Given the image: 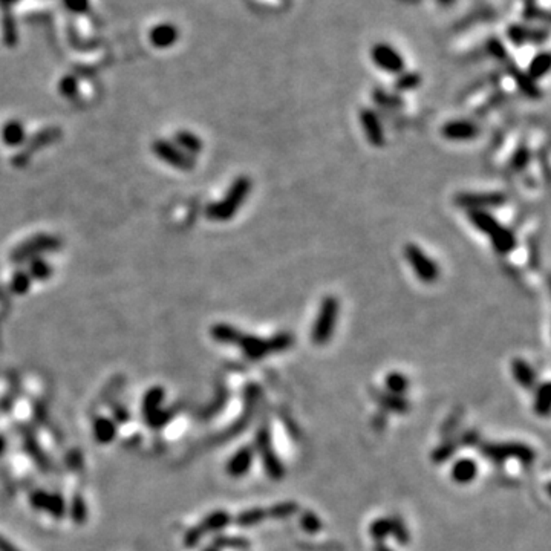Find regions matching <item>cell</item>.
Listing matches in <instances>:
<instances>
[{
  "instance_id": "31",
  "label": "cell",
  "mask_w": 551,
  "mask_h": 551,
  "mask_svg": "<svg viewBox=\"0 0 551 551\" xmlns=\"http://www.w3.org/2000/svg\"><path fill=\"white\" fill-rule=\"evenodd\" d=\"M550 407H551V389L550 383L543 382L541 383L534 392V403L533 409L534 412L539 416H548L550 415Z\"/></svg>"
},
{
  "instance_id": "48",
  "label": "cell",
  "mask_w": 551,
  "mask_h": 551,
  "mask_svg": "<svg viewBox=\"0 0 551 551\" xmlns=\"http://www.w3.org/2000/svg\"><path fill=\"white\" fill-rule=\"evenodd\" d=\"M29 285H31V278H29V274H26V273L14 274L12 284H11V289L14 293L24 294L29 289Z\"/></svg>"
},
{
  "instance_id": "30",
  "label": "cell",
  "mask_w": 551,
  "mask_h": 551,
  "mask_svg": "<svg viewBox=\"0 0 551 551\" xmlns=\"http://www.w3.org/2000/svg\"><path fill=\"white\" fill-rule=\"evenodd\" d=\"M213 547L216 550H237V551H245L251 547V542L247 538H242V536H214L213 539Z\"/></svg>"
},
{
  "instance_id": "18",
  "label": "cell",
  "mask_w": 551,
  "mask_h": 551,
  "mask_svg": "<svg viewBox=\"0 0 551 551\" xmlns=\"http://www.w3.org/2000/svg\"><path fill=\"white\" fill-rule=\"evenodd\" d=\"M255 449L251 446H245L237 450L235 455L228 459L227 463V473L232 478H241V476L247 475L253 466V459H255Z\"/></svg>"
},
{
  "instance_id": "38",
  "label": "cell",
  "mask_w": 551,
  "mask_h": 551,
  "mask_svg": "<svg viewBox=\"0 0 551 551\" xmlns=\"http://www.w3.org/2000/svg\"><path fill=\"white\" fill-rule=\"evenodd\" d=\"M392 523L391 518H378L369 527V534L375 542H384V539L391 536Z\"/></svg>"
},
{
  "instance_id": "7",
  "label": "cell",
  "mask_w": 551,
  "mask_h": 551,
  "mask_svg": "<svg viewBox=\"0 0 551 551\" xmlns=\"http://www.w3.org/2000/svg\"><path fill=\"white\" fill-rule=\"evenodd\" d=\"M255 450H257L266 475L273 481H282L285 476V467L282 459L278 457L273 446L271 430L268 426H260L255 436Z\"/></svg>"
},
{
  "instance_id": "12",
  "label": "cell",
  "mask_w": 551,
  "mask_h": 551,
  "mask_svg": "<svg viewBox=\"0 0 551 551\" xmlns=\"http://www.w3.org/2000/svg\"><path fill=\"white\" fill-rule=\"evenodd\" d=\"M443 138L455 143H464V141H473L481 135V128L472 120H450L441 128Z\"/></svg>"
},
{
  "instance_id": "15",
  "label": "cell",
  "mask_w": 551,
  "mask_h": 551,
  "mask_svg": "<svg viewBox=\"0 0 551 551\" xmlns=\"http://www.w3.org/2000/svg\"><path fill=\"white\" fill-rule=\"evenodd\" d=\"M31 505L37 510L49 513L51 516L62 519L66 513V502L60 495L48 493V491L37 490L31 495Z\"/></svg>"
},
{
  "instance_id": "39",
  "label": "cell",
  "mask_w": 551,
  "mask_h": 551,
  "mask_svg": "<svg viewBox=\"0 0 551 551\" xmlns=\"http://www.w3.org/2000/svg\"><path fill=\"white\" fill-rule=\"evenodd\" d=\"M486 51L491 58H495V60L501 63H505L510 58L504 43L498 39V37H490V39L486 42Z\"/></svg>"
},
{
  "instance_id": "22",
  "label": "cell",
  "mask_w": 551,
  "mask_h": 551,
  "mask_svg": "<svg viewBox=\"0 0 551 551\" xmlns=\"http://www.w3.org/2000/svg\"><path fill=\"white\" fill-rule=\"evenodd\" d=\"M372 100L380 109L384 110H400L405 108V100L398 94H392L382 87H375L372 91Z\"/></svg>"
},
{
  "instance_id": "8",
  "label": "cell",
  "mask_w": 551,
  "mask_h": 551,
  "mask_svg": "<svg viewBox=\"0 0 551 551\" xmlns=\"http://www.w3.org/2000/svg\"><path fill=\"white\" fill-rule=\"evenodd\" d=\"M453 203L467 212H490L507 204L509 198L502 192H461Z\"/></svg>"
},
{
  "instance_id": "50",
  "label": "cell",
  "mask_w": 551,
  "mask_h": 551,
  "mask_svg": "<svg viewBox=\"0 0 551 551\" xmlns=\"http://www.w3.org/2000/svg\"><path fill=\"white\" fill-rule=\"evenodd\" d=\"M114 416L120 423H128L129 421V412L126 411L123 406H114Z\"/></svg>"
},
{
  "instance_id": "33",
  "label": "cell",
  "mask_w": 551,
  "mask_h": 551,
  "mask_svg": "<svg viewBox=\"0 0 551 551\" xmlns=\"http://www.w3.org/2000/svg\"><path fill=\"white\" fill-rule=\"evenodd\" d=\"M384 384L388 392L396 393V396H405V392H407L409 389V378L405 374H401V372L393 371L386 375Z\"/></svg>"
},
{
  "instance_id": "41",
  "label": "cell",
  "mask_w": 551,
  "mask_h": 551,
  "mask_svg": "<svg viewBox=\"0 0 551 551\" xmlns=\"http://www.w3.org/2000/svg\"><path fill=\"white\" fill-rule=\"evenodd\" d=\"M459 448V441H448V443H443L441 446H438V448L432 453V461L434 463L439 464V463H446L450 457H453V453L457 452V449Z\"/></svg>"
},
{
  "instance_id": "52",
  "label": "cell",
  "mask_w": 551,
  "mask_h": 551,
  "mask_svg": "<svg viewBox=\"0 0 551 551\" xmlns=\"http://www.w3.org/2000/svg\"><path fill=\"white\" fill-rule=\"evenodd\" d=\"M0 551H19L11 542L6 541L3 536H0Z\"/></svg>"
},
{
  "instance_id": "28",
  "label": "cell",
  "mask_w": 551,
  "mask_h": 551,
  "mask_svg": "<svg viewBox=\"0 0 551 551\" xmlns=\"http://www.w3.org/2000/svg\"><path fill=\"white\" fill-rule=\"evenodd\" d=\"M210 334L213 340L222 345H236L241 337V331L236 326L228 323H216L212 326Z\"/></svg>"
},
{
  "instance_id": "11",
  "label": "cell",
  "mask_w": 551,
  "mask_h": 551,
  "mask_svg": "<svg viewBox=\"0 0 551 551\" xmlns=\"http://www.w3.org/2000/svg\"><path fill=\"white\" fill-rule=\"evenodd\" d=\"M360 126L363 129L364 137H366L368 143L372 147H383L386 144V133L383 123L380 120V115L377 114V110L371 108H362L360 110Z\"/></svg>"
},
{
  "instance_id": "4",
  "label": "cell",
  "mask_w": 551,
  "mask_h": 551,
  "mask_svg": "<svg viewBox=\"0 0 551 551\" xmlns=\"http://www.w3.org/2000/svg\"><path fill=\"white\" fill-rule=\"evenodd\" d=\"M340 314V302L336 296H326L320 302L317 316L311 330V340L316 346H325L330 344L336 332Z\"/></svg>"
},
{
  "instance_id": "44",
  "label": "cell",
  "mask_w": 551,
  "mask_h": 551,
  "mask_svg": "<svg viewBox=\"0 0 551 551\" xmlns=\"http://www.w3.org/2000/svg\"><path fill=\"white\" fill-rule=\"evenodd\" d=\"M49 274H51V266L44 262L43 259L40 257L33 259L31 266H29V278L33 276V278L37 280H43L46 279Z\"/></svg>"
},
{
  "instance_id": "3",
  "label": "cell",
  "mask_w": 551,
  "mask_h": 551,
  "mask_svg": "<svg viewBox=\"0 0 551 551\" xmlns=\"http://www.w3.org/2000/svg\"><path fill=\"white\" fill-rule=\"evenodd\" d=\"M293 345H294V336L288 331L276 332L270 339H264L259 336H253V334L242 332L236 344V346L241 348V351L245 354V357L253 362L262 360L271 354L288 351Z\"/></svg>"
},
{
  "instance_id": "55",
  "label": "cell",
  "mask_w": 551,
  "mask_h": 551,
  "mask_svg": "<svg viewBox=\"0 0 551 551\" xmlns=\"http://www.w3.org/2000/svg\"><path fill=\"white\" fill-rule=\"evenodd\" d=\"M5 449H6V441H5V438L0 435V457H2V453L5 452Z\"/></svg>"
},
{
  "instance_id": "40",
  "label": "cell",
  "mask_w": 551,
  "mask_h": 551,
  "mask_svg": "<svg viewBox=\"0 0 551 551\" xmlns=\"http://www.w3.org/2000/svg\"><path fill=\"white\" fill-rule=\"evenodd\" d=\"M300 527L305 533L317 534L320 530H322V520H320V518L314 511L307 510L300 515Z\"/></svg>"
},
{
  "instance_id": "25",
  "label": "cell",
  "mask_w": 551,
  "mask_h": 551,
  "mask_svg": "<svg viewBox=\"0 0 551 551\" xmlns=\"http://www.w3.org/2000/svg\"><path fill=\"white\" fill-rule=\"evenodd\" d=\"M550 66H551L550 52L541 51L532 58V62L528 65L525 72L528 74V77H532L534 81H538L542 80L543 77H547V74L550 72Z\"/></svg>"
},
{
  "instance_id": "13",
  "label": "cell",
  "mask_w": 551,
  "mask_h": 551,
  "mask_svg": "<svg viewBox=\"0 0 551 551\" xmlns=\"http://www.w3.org/2000/svg\"><path fill=\"white\" fill-rule=\"evenodd\" d=\"M153 152L155 155L161 158L162 161H166L170 166H173L176 169L181 170H190L195 166V161H193L192 156L187 153H184L180 147H176L172 143H167L164 139H158L153 143Z\"/></svg>"
},
{
  "instance_id": "1",
  "label": "cell",
  "mask_w": 551,
  "mask_h": 551,
  "mask_svg": "<svg viewBox=\"0 0 551 551\" xmlns=\"http://www.w3.org/2000/svg\"><path fill=\"white\" fill-rule=\"evenodd\" d=\"M467 218L478 232L489 237L498 255L507 256L518 248L516 233L501 224L490 212H467Z\"/></svg>"
},
{
  "instance_id": "24",
  "label": "cell",
  "mask_w": 551,
  "mask_h": 551,
  "mask_svg": "<svg viewBox=\"0 0 551 551\" xmlns=\"http://www.w3.org/2000/svg\"><path fill=\"white\" fill-rule=\"evenodd\" d=\"M377 401L383 409L396 414H406L411 409V403L405 396H396L391 392H382L377 396Z\"/></svg>"
},
{
  "instance_id": "6",
  "label": "cell",
  "mask_w": 551,
  "mask_h": 551,
  "mask_svg": "<svg viewBox=\"0 0 551 551\" xmlns=\"http://www.w3.org/2000/svg\"><path fill=\"white\" fill-rule=\"evenodd\" d=\"M405 259L407 260L409 266L412 268L414 274L418 278L420 282L426 285H434L438 282L441 271H439V266L432 259L426 251H424L418 244L409 242L405 245Z\"/></svg>"
},
{
  "instance_id": "46",
  "label": "cell",
  "mask_w": 551,
  "mask_h": 551,
  "mask_svg": "<svg viewBox=\"0 0 551 551\" xmlns=\"http://www.w3.org/2000/svg\"><path fill=\"white\" fill-rule=\"evenodd\" d=\"M58 91H60L62 95L68 96V99H72V96H76L78 92V81L76 77L72 76H66L60 80V83H58Z\"/></svg>"
},
{
  "instance_id": "56",
  "label": "cell",
  "mask_w": 551,
  "mask_h": 551,
  "mask_svg": "<svg viewBox=\"0 0 551 551\" xmlns=\"http://www.w3.org/2000/svg\"><path fill=\"white\" fill-rule=\"evenodd\" d=\"M204 551H219V550H216L214 547H210V548H205Z\"/></svg>"
},
{
  "instance_id": "10",
  "label": "cell",
  "mask_w": 551,
  "mask_h": 551,
  "mask_svg": "<svg viewBox=\"0 0 551 551\" xmlns=\"http://www.w3.org/2000/svg\"><path fill=\"white\" fill-rule=\"evenodd\" d=\"M60 247V241L54 236L49 235H39L25 242L24 245H20L19 248L12 251V260L14 262H24L28 259H35L39 257L42 253L44 251H52Z\"/></svg>"
},
{
  "instance_id": "17",
  "label": "cell",
  "mask_w": 551,
  "mask_h": 551,
  "mask_svg": "<svg viewBox=\"0 0 551 551\" xmlns=\"http://www.w3.org/2000/svg\"><path fill=\"white\" fill-rule=\"evenodd\" d=\"M178 39H180V29L173 24H169V22H162V24L155 25L151 29V33H149V40L158 49H167L173 46Z\"/></svg>"
},
{
  "instance_id": "32",
  "label": "cell",
  "mask_w": 551,
  "mask_h": 551,
  "mask_svg": "<svg viewBox=\"0 0 551 551\" xmlns=\"http://www.w3.org/2000/svg\"><path fill=\"white\" fill-rule=\"evenodd\" d=\"M266 518H268L266 509L253 507L250 510H245V511L239 513V515L235 518V523H236V525H239V527H253V525H256V524L264 523Z\"/></svg>"
},
{
  "instance_id": "53",
  "label": "cell",
  "mask_w": 551,
  "mask_h": 551,
  "mask_svg": "<svg viewBox=\"0 0 551 551\" xmlns=\"http://www.w3.org/2000/svg\"><path fill=\"white\" fill-rule=\"evenodd\" d=\"M374 551H393V550L388 545V543H384V542H375Z\"/></svg>"
},
{
  "instance_id": "2",
  "label": "cell",
  "mask_w": 551,
  "mask_h": 551,
  "mask_svg": "<svg viewBox=\"0 0 551 551\" xmlns=\"http://www.w3.org/2000/svg\"><path fill=\"white\" fill-rule=\"evenodd\" d=\"M253 189L251 178L247 175L237 176L230 185L224 199L207 207V216L214 222H227L239 212V208L248 199Z\"/></svg>"
},
{
  "instance_id": "54",
  "label": "cell",
  "mask_w": 551,
  "mask_h": 551,
  "mask_svg": "<svg viewBox=\"0 0 551 551\" xmlns=\"http://www.w3.org/2000/svg\"><path fill=\"white\" fill-rule=\"evenodd\" d=\"M436 2L441 6H452L453 3L457 2V0H436Z\"/></svg>"
},
{
  "instance_id": "49",
  "label": "cell",
  "mask_w": 551,
  "mask_h": 551,
  "mask_svg": "<svg viewBox=\"0 0 551 551\" xmlns=\"http://www.w3.org/2000/svg\"><path fill=\"white\" fill-rule=\"evenodd\" d=\"M203 533H201V530L198 528V525L196 527H193V528H190V530L185 533V536H184V545L187 547V548H193V547H196L198 543L201 542V539H203Z\"/></svg>"
},
{
  "instance_id": "19",
  "label": "cell",
  "mask_w": 551,
  "mask_h": 551,
  "mask_svg": "<svg viewBox=\"0 0 551 551\" xmlns=\"http://www.w3.org/2000/svg\"><path fill=\"white\" fill-rule=\"evenodd\" d=\"M511 375L515 378V382L524 389H533L538 383V375L530 363L524 359H513L510 363Z\"/></svg>"
},
{
  "instance_id": "27",
  "label": "cell",
  "mask_w": 551,
  "mask_h": 551,
  "mask_svg": "<svg viewBox=\"0 0 551 551\" xmlns=\"http://www.w3.org/2000/svg\"><path fill=\"white\" fill-rule=\"evenodd\" d=\"M423 83V77L420 72L416 71H403L398 76H396V81H393V89H396V94H403V92H411L418 89Z\"/></svg>"
},
{
  "instance_id": "16",
  "label": "cell",
  "mask_w": 551,
  "mask_h": 551,
  "mask_svg": "<svg viewBox=\"0 0 551 551\" xmlns=\"http://www.w3.org/2000/svg\"><path fill=\"white\" fill-rule=\"evenodd\" d=\"M504 65H505V68H507V72L510 74V77L516 81V86H518L520 94L530 100H541L542 99V95H543L542 89L536 85V81L532 77H528V74L525 71L520 69L515 62L510 60V58Z\"/></svg>"
},
{
  "instance_id": "5",
  "label": "cell",
  "mask_w": 551,
  "mask_h": 551,
  "mask_svg": "<svg viewBox=\"0 0 551 551\" xmlns=\"http://www.w3.org/2000/svg\"><path fill=\"white\" fill-rule=\"evenodd\" d=\"M480 449L484 458L496 464H501L507 459H518L519 463L530 466L536 458V453L530 446L523 443H486L481 444Z\"/></svg>"
},
{
  "instance_id": "21",
  "label": "cell",
  "mask_w": 551,
  "mask_h": 551,
  "mask_svg": "<svg viewBox=\"0 0 551 551\" xmlns=\"http://www.w3.org/2000/svg\"><path fill=\"white\" fill-rule=\"evenodd\" d=\"M232 520H233V518L230 516L228 511L216 510V511L210 513L207 518H204V520L198 525V528L203 534L218 533L221 530H224L226 527H228Z\"/></svg>"
},
{
  "instance_id": "9",
  "label": "cell",
  "mask_w": 551,
  "mask_h": 551,
  "mask_svg": "<svg viewBox=\"0 0 551 551\" xmlns=\"http://www.w3.org/2000/svg\"><path fill=\"white\" fill-rule=\"evenodd\" d=\"M371 60L380 71L391 76H398L406 71V60L401 52L391 43L378 42L371 48Z\"/></svg>"
},
{
  "instance_id": "51",
  "label": "cell",
  "mask_w": 551,
  "mask_h": 551,
  "mask_svg": "<svg viewBox=\"0 0 551 551\" xmlns=\"http://www.w3.org/2000/svg\"><path fill=\"white\" fill-rule=\"evenodd\" d=\"M19 2L20 0H0V10H2V12L12 11L14 6H16Z\"/></svg>"
},
{
  "instance_id": "45",
  "label": "cell",
  "mask_w": 551,
  "mask_h": 551,
  "mask_svg": "<svg viewBox=\"0 0 551 551\" xmlns=\"http://www.w3.org/2000/svg\"><path fill=\"white\" fill-rule=\"evenodd\" d=\"M170 420H172V414H170L169 411H164V409H160L158 412L146 416V423L152 429H161L166 426Z\"/></svg>"
},
{
  "instance_id": "37",
  "label": "cell",
  "mask_w": 551,
  "mask_h": 551,
  "mask_svg": "<svg viewBox=\"0 0 551 551\" xmlns=\"http://www.w3.org/2000/svg\"><path fill=\"white\" fill-rule=\"evenodd\" d=\"M530 161H532L530 149H528V146H520L511 155L510 169L513 170V172H523V170H525L528 167Z\"/></svg>"
},
{
  "instance_id": "34",
  "label": "cell",
  "mask_w": 551,
  "mask_h": 551,
  "mask_svg": "<svg viewBox=\"0 0 551 551\" xmlns=\"http://www.w3.org/2000/svg\"><path fill=\"white\" fill-rule=\"evenodd\" d=\"M2 138L5 141V144L19 146L25 138L24 126H22V123L17 120L8 121V124H5L2 129Z\"/></svg>"
},
{
  "instance_id": "35",
  "label": "cell",
  "mask_w": 551,
  "mask_h": 551,
  "mask_svg": "<svg viewBox=\"0 0 551 551\" xmlns=\"http://www.w3.org/2000/svg\"><path fill=\"white\" fill-rule=\"evenodd\" d=\"M297 511H299V504L293 502V501L273 504L270 509H266L268 518H270V519H278V520L291 518V516L297 515Z\"/></svg>"
},
{
  "instance_id": "29",
  "label": "cell",
  "mask_w": 551,
  "mask_h": 551,
  "mask_svg": "<svg viewBox=\"0 0 551 551\" xmlns=\"http://www.w3.org/2000/svg\"><path fill=\"white\" fill-rule=\"evenodd\" d=\"M115 435H117V426L110 418L99 416V418L94 421V436L96 443L100 444L112 443Z\"/></svg>"
},
{
  "instance_id": "23",
  "label": "cell",
  "mask_w": 551,
  "mask_h": 551,
  "mask_svg": "<svg viewBox=\"0 0 551 551\" xmlns=\"http://www.w3.org/2000/svg\"><path fill=\"white\" fill-rule=\"evenodd\" d=\"M175 146L180 147L184 153H187L189 156L198 155L203 152V139L198 135H195L193 132L189 130H180L175 135Z\"/></svg>"
},
{
  "instance_id": "26",
  "label": "cell",
  "mask_w": 551,
  "mask_h": 551,
  "mask_svg": "<svg viewBox=\"0 0 551 551\" xmlns=\"http://www.w3.org/2000/svg\"><path fill=\"white\" fill-rule=\"evenodd\" d=\"M0 28H2V39L6 46L10 48L16 46L19 42V28H17V20L14 17L12 11L2 12Z\"/></svg>"
},
{
  "instance_id": "14",
  "label": "cell",
  "mask_w": 551,
  "mask_h": 551,
  "mask_svg": "<svg viewBox=\"0 0 551 551\" xmlns=\"http://www.w3.org/2000/svg\"><path fill=\"white\" fill-rule=\"evenodd\" d=\"M505 34H507L510 43L515 44V46H524L525 43L543 44L548 40L547 28H534L520 24H511Z\"/></svg>"
},
{
  "instance_id": "47",
  "label": "cell",
  "mask_w": 551,
  "mask_h": 551,
  "mask_svg": "<svg viewBox=\"0 0 551 551\" xmlns=\"http://www.w3.org/2000/svg\"><path fill=\"white\" fill-rule=\"evenodd\" d=\"M62 2L66 10L78 16H83L91 10V0H62Z\"/></svg>"
},
{
  "instance_id": "20",
  "label": "cell",
  "mask_w": 551,
  "mask_h": 551,
  "mask_svg": "<svg viewBox=\"0 0 551 551\" xmlns=\"http://www.w3.org/2000/svg\"><path fill=\"white\" fill-rule=\"evenodd\" d=\"M450 475L457 484H471L478 475V466L472 458H461L452 466Z\"/></svg>"
},
{
  "instance_id": "36",
  "label": "cell",
  "mask_w": 551,
  "mask_h": 551,
  "mask_svg": "<svg viewBox=\"0 0 551 551\" xmlns=\"http://www.w3.org/2000/svg\"><path fill=\"white\" fill-rule=\"evenodd\" d=\"M162 400H164V389L162 388H152L151 391L146 393L144 400H143L144 418H146V416L160 411L161 405H162Z\"/></svg>"
},
{
  "instance_id": "42",
  "label": "cell",
  "mask_w": 551,
  "mask_h": 551,
  "mask_svg": "<svg viewBox=\"0 0 551 551\" xmlns=\"http://www.w3.org/2000/svg\"><path fill=\"white\" fill-rule=\"evenodd\" d=\"M71 518L76 524H83L85 520L87 519V505L85 502L83 498L80 495L74 496L72 498V502H71Z\"/></svg>"
},
{
  "instance_id": "43",
  "label": "cell",
  "mask_w": 551,
  "mask_h": 551,
  "mask_svg": "<svg viewBox=\"0 0 551 551\" xmlns=\"http://www.w3.org/2000/svg\"><path fill=\"white\" fill-rule=\"evenodd\" d=\"M391 523H392L391 534L396 538V541L400 543V545H407V543L411 542V533H409L407 527L405 525L403 520H401L400 518H391Z\"/></svg>"
}]
</instances>
